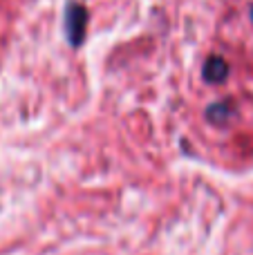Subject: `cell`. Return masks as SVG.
Here are the masks:
<instances>
[{
    "label": "cell",
    "mask_w": 253,
    "mask_h": 255,
    "mask_svg": "<svg viewBox=\"0 0 253 255\" xmlns=\"http://www.w3.org/2000/svg\"><path fill=\"white\" fill-rule=\"evenodd\" d=\"M251 16H253V9H251Z\"/></svg>",
    "instance_id": "cell-3"
},
{
    "label": "cell",
    "mask_w": 253,
    "mask_h": 255,
    "mask_svg": "<svg viewBox=\"0 0 253 255\" xmlns=\"http://www.w3.org/2000/svg\"><path fill=\"white\" fill-rule=\"evenodd\" d=\"M88 27V9L79 2H70L65 9V34L72 47H79L85 38Z\"/></svg>",
    "instance_id": "cell-1"
},
{
    "label": "cell",
    "mask_w": 253,
    "mask_h": 255,
    "mask_svg": "<svg viewBox=\"0 0 253 255\" xmlns=\"http://www.w3.org/2000/svg\"><path fill=\"white\" fill-rule=\"evenodd\" d=\"M202 74H204V81H209V83H220V81H224L229 76V65L224 63V58L211 56L204 63V72Z\"/></svg>",
    "instance_id": "cell-2"
}]
</instances>
